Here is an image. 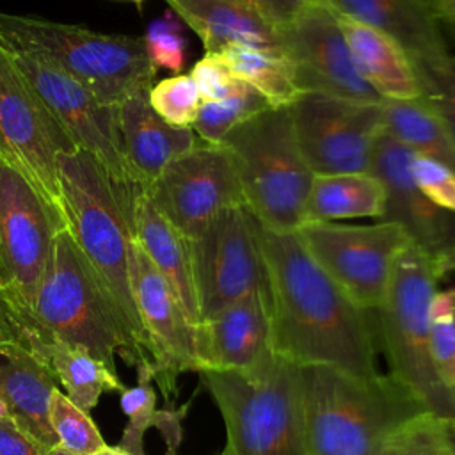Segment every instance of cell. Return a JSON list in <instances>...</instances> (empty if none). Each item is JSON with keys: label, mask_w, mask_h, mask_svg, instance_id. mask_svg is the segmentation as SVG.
<instances>
[{"label": "cell", "mask_w": 455, "mask_h": 455, "mask_svg": "<svg viewBox=\"0 0 455 455\" xmlns=\"http://www.w3.org/2000/svg\"><path fill=\"white\" fill-rule=\"evenodd\" d=\"M188 405H183L181 409H174V407H165L162 411H158V418L155 423V428H158L165 439V446H167V455H176L178 453V446L181 441V419L187 412Z\"/></svg>", "instance_id": "42"}, {"label": "cell", "mask_w": 455, "mask_h": 455, "mask_svg": "<svg viewBox=\"0 0 455 455\" xmlns=\"http://www.w3.org/2000/svg\"><path fill=\"white\" fill-rule=\"evenodd\" d=\"M453 270H455V245L451 247V251L446 254V258H444L443 263L439 265V275H441V279H443L446 274L453 272Z\"/></svg>", "instance_id": "45"}, {"label": "cell", "mask_w": 455, "mask_h": 455, "mask_svg": "<svg viewBox=\"0 0 455 455\" xmlns=\"http://www.w3.org/2000/svg\"><path fill=\"white\" fill-rule=\"evenodd\" d=\"M4 162H7V158H5V153H4V148H2V140H0V164H4Z\"/></svg>", "instance_id": "48"}, {"label": "cell", "mask_w": 455, "mask_h": 455, "mask_svg": "<svg viewBox=\"0 0 455 455\" xmlns=\"http://www.w3.org/2000/svg\"><path fill=\"white\" fill-rule=\"evenodd\" d=\"M275 354L299 366H334L373 377L377 332L373 313L359 307L320 268L295 231L261 226Z\"/></svg>", "instance_id": "1"}, {"label": "cell", "mask_w": 455, "mask_h": 455, "mask_svg": "<svg viewBox=\"0 0 455 455\" xmlns=\"http://www.w3.org/2000/svg\"><path fill=\"white\" fill-rule=\"evenodd\" d=\"M412 151L386 130L379 137L370 172H373L386 190V215L403 228L407 236L425 249L439 265L455 245V217L432 204L416 187L411 176ZM441 277V275H439Z\"/></svg>", "instance_id": "18"}, {"label": "cell", "mask_w": 455, "mask_h": 455, "mask_svg": "<svg viewBox=\"0 0 455 455\" xmlns=\"http://www.w3.org/2000/svg\"><path fill=\"white\" fill-rule=\"evenodd\" d=\"M268 291L256 290L196 327V363L199 371H245L272 352Z\"/></svg>", "instance_id": "19"}, {"label": "cell", "mask_w": 455, "mask_h": 455, "mask_svg": "<svg viewBox=\"0 0 455 455\" xmlns=\"http://www.w3.org/2000/svg\"><path fill=\"white\" fill-rule=\"evenodd\" d=\"M386 190L373 172L315 174L307 217L320 222H339L352 219H384Z\"/></svg>", "instance_id": "26"}, {"label": "cell", "mask_w": 455, "mask_h": 455, "mask_svg": "<svg viewBox=\"0 0 455 455\" xmlns=\"http://www.w3.org/2000/svg\"><path fill=\"white\" fill-rule=\"evenodd\" d=\"M336 18L355 69L380 100L423 98L416 66L398 41L357 20Z\"/></svg>", "instance_id": "23"}, {"label": "cell", "mask_w": 455, "mask_h": 455, "mask_svg": "<svg viewBox=\"0 0 455 455\" xmlns=\"http://www.w3.org/2000/svg\"><path fill=\"white\" fill-rule=\"evenodd\" d=\"M201 39L204 53L242 44L283 53L277 28L242 0H165Z\"/></svg>", "instance_id": "24"}, {"label": "cell", "mask_w": 455, "mask_h": 455, "mask_svg": "<svg viewBox=\"0 0 455 455\" xmlns=\"http://www.w3.org/2000/svg\"><path fill=\"white\" fill-rule=\"evenodd\" d=\"M251 9H254L263 20H267L274 28H283L288 25L306 5L304 0H242Z\"/></svg>", "instance_id": "41"}, {"label": "cell", "mask_w": 455, "mask_h": 455, "mask_svg": "<svg viewBox=\"0 0 455 455\" xmlns=\"http://www.w3.org/2000/svg\"><path fill=\"white\" fill-rule=\"evenodd\" d=\"M151 382V373H137V386L121 391V409L126 414L128 423L117 446L135 455H144V434L148 428L155 427L158 418L156 393Z\"/></svg>", "instance_id": "34"}, {"label": "cell", "mask_w": 455, "mask_h": 455, "mask_svg": "<svg viewBox=\"0 0 455 455\" xmlns=\"http://www.w3.org/2000/svg\"><path fill=\"white\" fill-rule=\"evenodd\" d=\"M9 48L21 73L78 149L89 153L128 199H135L142 187L135 181L124 156L117 107L100 101L85 85L46 59L12 46Z\"/></svg>", "instance_id": "12"}, {"label": "cell", "mask_w": 455, "mask_h": 455, "mask_svg": "<svg viewBox=\"0 0 455 455\" xmlns=\"http://www.w3.org/2000/svg\"><path fill=\"white\" fill-rule=\"evenodd\" d=\"M55 389L53 371L25 343H0V405L46 451L59 444L48 414Z\"/></svg>", "instance_id": "21"}, {"label": "cell", "mask_w": 455, "mask_h": 455, "mask_svg": "<svg viewBox=\"0 0 455 455\" xmlns=\"http://www.w3.org/2000/svg\"><path fill=\"white\" fill-rule=\"evenodd\" d=\"M380 101L304 92L288 107L313 174L370 171L375 144L386 130Z\"/></svg>", "instance_id": "13"}, {"label": "cell", "mask_w": 455, "mask_h": 455, "mask_svg": "<svg viewBox=\"0 0 455 455\" xmlns=\"http://www.w3.org/2000/svg\"><path fill=\"white\" fill-rule=\"evenodd\" d=\"M151 87L133 91L117 105L124 156L142 188H148L171 162L199 142L192 128L172 126L153 110Z\"/></svg>", "instance_id": "20"}, {"label": "cell", "mask_w": 455, "mask_h": 455, "mask_svg": "<svg viewBox=\"0 0 455 455\" xmlns=\"http://www.w3.org/2000/svg\"><path fill=\"white\" fill-rule=\"evenodd\" d=\"M188 242L201 320L247 293L267 290L261 224L245 204L222 210Z\"/></svg>", "instance_id": "14"}, {"label": "cell", "mask_w": 455, "mask_h": 455, "mask_svg": "<svg viewBox=\"0 0 455 455\" xmlns=\"http://www.w3.org/2000/svg\"><path fill=\"white\" fill-rule=\"evenodd\" d=\"M295 235L348 299L370 313L382 306L395 261L411 240L403 228L391 220L373 224L309 220Z\"/></svg>", "instance_id": "10"}, {"label": "cell", "mask_w": 455, "mask_h": 455, "mask_svg": "<svg viewBox=\"0 0 455 455\" xmlns=\"http://www.w3.org/2000/svg\"><path fill=\"white\" fill-rule=\"evenodd\" d=\"M414 66L421 82L423 100L435 110L455 144V53L450 52L439 60Z\"/></svg>", "instance_id": "36"}, {"label": "cell", "mask_w": 455, "mask_h": 455, "mask_svg": "<svg viewBox=\"0 0 455 455\" xmlns=\"http://www.w3.org/2000/svg\"><path fill=\"white\" fill-rule=\"evenodd\" d=\"M132 222L133 236L167 279L190 322L197 327L201 311L194 284L188 238L155 206L144 188L133 199Z\"/></svg>", "instance_id": "25"}, {"label": "cell", "mask_w": 455, "mask_h": 455, "mask_svg": "<svg viewBox=\"0 0 455 455\" xmlns=\"http://www.w3.org/2000/svg\"><path fill=\"white\" fill-rule=\"evenodd\" d=\"M228 151L245 206L272 231H297L307 217L313 183L290 116V108H267L226 135Z\"/></svg>", "instance_id": "8"}, {"label": "cell", "mask_w": 455, "mask_h": 455, "mask_svg": "<svg viewBox=\"0 0 455 455\" xmlns=\"http://www.w3.org/2000/svg\"><path fill=\"white\" fill-rule=\"evenodd\" d=\"M144 190L187 238L201 233L222 210L245 204L228 151L203 140L171 162Z\"/></svg>", "instance_id": "15"}, {"label": "cell", "mask_w": 455, "mask_h": 455, "mask_svg": "<svg viewBox=\"0 0 455 455\" xmlns=\"http://www.w3.org/2000/svg\"><path fill=\"white\" fill-rule=\"evenodd\" d=\"M430 348L437 373L455 389V288L437 290L432 299Z\"/></svg>", "instance_id": "35"}, {"label": "cell", "mask_w": 455, "mask_h": 455, "mask_svg": "<svg viewBox=\"0 0 455 455\" xmlns=\"http://www.w3.org/2000/svg\"><path fill=\"white\" fill-rule=\"evenodd\" d=\"M0 455H46V450L4 414L0 416Z\"/></svg>", "instance_id": "40"}, {"label": "cell", "mask_w": 455, "mask_h": 455, "mask_svg": "<svg viewBox=\"0 0 455 455\" xmlns=\"http://www.w3.org/2000/svg\"><path fill=\"white\" fill-rule=\"evenodd\" d=\"M149 103L165 123L178 128H192L199 112L201 94L190 75L176 73L153 84Z\"/></svg>", "instance_id": "33"}, {"label": "cell", "mask_w": 455, "mask_h": 455, "mask_svg": "<svg viewBox=\"0 0 455 455\" xmlns=\"http://www.w3.org/2000/svg\"><path fill=\"white\" fill-rule=\"evenodd\" d=\"M411 176L423 196L439 210L455 217V171L444 164L414 153L411 156Z\"/></svg>", "instance_id": "38"}, {"label": "cell", "mask_w": 455, "mask_h": 455, "mask_svg": "<svg viewBox=\"0 0 455 455\" xmlns=\"http://www.w3.org/2000/svg\"><path fill=\"white\" fill-rule=\"evenodd\" d=\"M132 2H135V4H142V0H132Z\"/></svg>", "instance_id": "51"}, {"label": "cell", "mask_w": 455, "mask_h": 455, "mask_svg": "<svg viewBox=\"0 0 455 455\" xmlns=\"http://www.w3.org/2000/svg\"><path fill=\"white\" fill-rule=\"evenodd\" d=\"M379 455H455V419L421 411L384 441Z\"/></svg>", "instance_id": "31"}, {"label": "cell", "mask_w": 455, "mask_h": 455, "mask_svg": "<svg viewBox=\"0 0 455 455\" xmlns=\"http://www.w3.org/2000/svg\"><path fill=\"white\" fill-rule=\"evenodd\" d=\"M0 140L14 169L34 187L57 229L68 228L57 156L78 149L0 37Z\"/></svg>", "instance_id": "9"}, {"label": "cell", "mask_w": 455, "mask_h": 455, "mask_svg": "<svg viewBox=\"0 0 455 455\" xmlns=\"http://www.w3.org/2000/svg\"><path fill=\"white\" fill-rule=\"evenodd\" d=\"M4 341H21V334H20V327L14 320L11 307L0 295V343H4Z\"/></svg>", "instance_id": "43"}, {"label": "cell", "mask_w": 455, "mask_h": 455, "mask_svg": "<svg viewBox=\"0 0 455 455\" xmlns=\"http://www.w3.org/2000/svg\"><path fill=\"white\" fill-rule=\"evenodd\" d=\"M300 92H320L357 101H380L354 66L334 11L325 4L304 9L277 30Z\"/></svg>", "instance_id": "17"}, {"label": "cell", "mask_w": 455, "mask_h": 455, "mask_svg": "<svg viewBox=\"0 0 455 455\" xmlns=\"http://www.w3.org/2000/svg\"><path fill=\"white\" fill-rule=\"evenodd\" d=\"M188 75L197 85L201 101L222 100L240 84L220 53H204Z\"/></svg>", "instance_id": "39"}, {"label": "cell", "mask_w": 455, "mask_h": 455, "mask_svg": "<svg viewBox=\"0 0 455 455\" xmlns=\"http://www.w3.org/2000/svg\"><path fill=\"white\" fill-rule=\"evenodd\" d=\"M309 455H379L384 441L423 405L389 373L355 375L302 366Z\"/></svg>", "instance_id": "3"}, {"label": "cell", "mask_w": 455, "mask_h": 455, "mask_svg": "<svg viewBox=\"0 0 455 455\" xmlns=\"http://www.w3.org/2000/svg\"><path fill=\"white\" fill-rule=\"evenodd\" d=\"M231 73L249 84L272 108H286L302 94L284 53L233 44L219 52Z\"/></svg>", "instance_id": "29"}, {"label": "cell", "mask_w": 455, "mask_h": 455, "mask_svg": "<svg viewBox=\"0 0 455 455\" xmlns=\"http://www.w3.org/2000/svg\"><path fill=\"white\" fill-rule=\"evenodd\" d=\"M57 231L34 187L11 164H0V295L11 307L20 334L32 323Z\"/></svg>", "instance_id": "11"}, {"label": "cell", "mask_w": 455, "mask_h": 455, "mask_svg": "<svg viewBox=\"0 0 455 455\" xmlns=\"http://www.w3.org/2000/svg\"><path fill=\"white\" fill-rule=\"evenodd\" d=\"M130 279L137 311L149 339L153 380L167 407H172L180 375L197 370L196 325L135 236L130 245Z\"/></svg>", "instance_id": "16"}, {"label": "cell", "mask_w": 455, "mask_h": 455, "mask_svg": "<svg viewBox=\"0 0 455 455\" xmlns=\"http://www.w3.org/2000/svg\"><path fill=\"white\" fill-rule=\"evenodd\" d=\"M306 4H325V0H304Z\"/></svg>", "instance_id": "49"}, {"label": "cell", "mask_w": 455, "mask_h": 455, "mask_svg": "<svg viewBox=\"0 0 455 455\" xmlns=\"http://www.w3.org/2000/svg\"><path fill=\"white\" fill-rule=\"evenodd\" d=\"M21 338L25 345L30 339H59L80 347L112 371H117L116 355H121L137 373L153 375V366L139 350L121 307L78 249L69 228L55 233L32 323Z\"/></svg>", "instance_id": "2"}, {"label": "cell", "mask_w": 455, "mask_h": 455, "mask_svg": "<svg viewBox=\"0 0 455 455\" xmlns=\"http://www.w3.org/2000/svg\"><path fill=\"white\" fill-rule=\"evenodd\" d=\"M27 347L50 366L68 398L87 412L96 407L105 391L121 393L126 387L117 371L80 347L59 339H30Z\"/></svg>", "instance_id": "27"}, {"label": "cell", "mask_w": 455, "mask_h": 455, "mask_svg": "<svg viewBox=\"0 0 455 455\" xmlns=\"http://www.w3.org/2000/svg\"><path fill=\"white\" fill-rule=\"evenodd\" d=\"M92 455H135V453H132V451H128V450H124L121 446H108V444H105L103 448H100Z\"/></svg>", "instance_id": "46"}, {"label": "cell", "mask_w": 455, "mask_h": 455, "mask_svg": "<svg viewBox=\"0 0 455 455\" xmlns=\"http://www.w3.org/2000/svg\"><path fill=\"white\" fill-rule=\"evenodd\" d=\"M325 5L387 34L414 64L439 60L450 53L430 0H325Z\"/></svg>", "instance_id": "22"}, {"label": "cell", "mask_w": 455, "mask_h": 455, "mask_svg": "<svg viewBox=\"0 0 455 455\" xmlns=\"http://www.w3.org/2000/svg\"><path fill=\"white\" fill-rule=\"evenodd\" d=\"M50 425L59 444L75 455H92L107 443L87 411L75 405L59 387L50 398Z\"/></svg>", "instance_id": "32"}, {"label": "cell", "mask_w": 455, "mask_h": 455, "mask_svg": "<svg viewBox=\"0 0 455 455\" xmlns=\"http://www.w3.org/2000/svg\"><path fill=\"white\" fill-rule=\"evenodd\" d=\"M46 455H75V453H71L69 450H66V448H62L60 444H57V446L50 448V450L46 451Z\"/></svg>", "instance_id": "47"}, {"label": "cell", "mask_w": 455, "mask_h": 455, "mask_svg": "<svg viewBox=\"0 0 455 455\" xmlns=\"http://www.w3.org/2000/svg\"><path fill=\"white\" fill-rule=\"evenodd\" d=\"M267 108H270V105L249 84L240 80L226 98L201 101L192 130L199 140L220 144L229 132Z\"/></svg>", "instance_id": "30"}, {"label": "cell", "mask_w": 455, "mask_h": 455, "mask_svg": "<svg viewBox=\"0 0 455 455\" xmlns=\"http://www.w3.org/2000/svg\"><path fill=\"white\" fill-rule=\"evenodd\" d=\"M0 37L16 50L46 59L110 107L151 87L156 75L144 39L135 36L0 11Z\"/></svg>", "instance_id": "7"}, {"label": "cell", "mask_w": 455, "mask_h": 455, "mask_svg": "<svg viewBox=\"0 0 455 455\" xmlns=\"http://www.w3.org/2000/svg\"><path fill=\"white\" fill-rule=\"evenodd\" d=\"M220 455H229V453H228L226 450H222V451H220Z\"/></svg>", "instance_id": "50"}, {"label": "cell", "mask_w": 455, "mask_h": 455, "mask_svg": "<svg viewBox=\"0 0 455 455\" xmlns=\"http://www.w3.org/2000/svg\"><path fill=\"white\" fill-rule=\"evenodd\" d=\"M226 427L229 455H309L302 366L274 350L245 371H199Z\"/></svg>", "instance_id": "4"}, {"label": "cell", "mask_w": 455, "mask_h": 455, "mask_svg": "<svg viewBox=\"0 0 455 455\" xmlns=\"http://www.w3.org/2000/svg\"><path fill=\"white\" fill-rule=\"evenodd\" d=\"M142 39L148 57L156 69L164 68L174 73L183 69L187 59V39L183 36L180 18L174 12L167 11L164 16L153 20Z\"/></svg>", "instance_id": "37"}, {"label": "cell", "mask_w": 455, "mask_h": 455, "mask_svg": "<svg viewBox=\"0 0 455 455\" xmlns=\"http://www.w3.org/2000/svg\"><path fill=\"white\" fill-rule=\"evenodd\" d=\"M439 281L434 258L409 240L395 261L384 302L373 318L389 375L425 411L455 419V389L437 373L430 348V304Z\"/></svg>", "instance_id": "6"}, {"label": "cell", "mask_w": 455, "mask_h": 455, "mask_svg": "<svg viewBox=\"0 0 455 455\" xmlns=\"http://www.w3.org/2000/svg\"><path fill=\"white\" fill-rule=\"evenodd\" d=\"M434 11L437 12L441 21H448L455 27V0H430Z\"/></svg>", "instance_id": "44"}, {"label": "cell", "mask_w": 455, "mask_h": 455, "mask_svg": "<svg viewBox=\"0 0 455 455\" xmlns=\"http://www.w3.org/2000/svg\"><path fill=\"white\" fill-rule=\"evenodd\" d=\"M57 165L71 236L121 307L139 350L153 366L130 279L133 199H128L103 167L82 149L60 153Z\"/></svg>", "instance_id": "5"}, {"label": "cell", "mask_w": 455, "mask_h": 455, "mask_svg": "<svg viewBox=\"0 0 455 455\" xmlns=\"http://www.w3.org/2000/svg\"><path fill=\"white\" fill-rule=\"evenodd\" d=\"M386 132L411 151L455 171V144L435 110L423 100H382Z\"/></svg>", "instance_id": "28"}]
</instances>
